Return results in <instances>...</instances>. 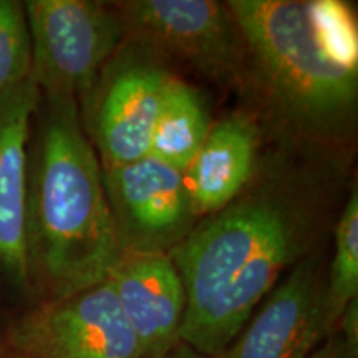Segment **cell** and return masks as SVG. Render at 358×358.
I'll return each instance as SVG.
<instances>
[{
	"label": "cell",
	"instance_id": "obj_11",
	"mask_svg": "<svg viewBox=\"0 0 358 358\" xmlns=\"http://www.w3.org/2000/svg\"><path fill=\"white\" fill-rule=\"evenodd\" d=\"M108 279L141 358H159L176 345L186 290L169 254H124Z\"/></svg>",
	"mask_w": 358,
	"mask_h": 358
},
{
	"label": "cell",
	"instance_id": "obj_4",
	"mask_svg": "<svg viewBox=\"0 0 358 358\" xmlns=\"http://www.w3.org/2000/svg\"><path fill=\"white\" fill-rule=\"evenodd\" d=\"M174 75L171 64L153 48L123 38L93 88L78 101L82 128L101 168L150 155L156 120Z\"/></svg>",
	"mask_w": 358,
	"mask_h": 358
},
{
	"label": "cell",
	"instance_id": "obj_10",
	"mask_svg": "<svg viewBox=\"0 0 358 358\" xmlns=\"http://www.w3.org/2000/svg\"><path fill=\"white\" fill-rule=\"evenodd\" d=\"M40 92L32 75L0 98V275L32 289L27 254L29 146Z\"/></svg>",
	"mask_w": 358,
	"mask_h": 358
},
{
	"label": "cell",
	"instance_id": "obj_13",
	"mask_svg": "<svg viewBox=\"0 0 358 358\" xmlns=\"http://www.w3.org/2000/svg\"><path fill=\"white\" fill-rule=\"evenodd\" d=\"M213 120L201 93L174 75L156 120L150 156L185 173L211 129Z\"/></svg>",
	"mask_w": 358,
	"mask_h": 358
},
{
	"label": "cell",
	"instance_id": "obj_9",
	"mask_svg": "<svg viewBox=\"0 0 358 358\" xmlns=\"http://www.w3.org/2000/svg\"><path fill=\"white\" fill-rule=\"evenodd\" d=\"M325 248L297 262L216 358H308L334 334L327 312Z\"/></svg>",
	"mask_w": 358,
	"mask_h": 358
},
{
	"label": "cell",
	"instance_id": "obj_8",
	"mask_svg": "<svg viewBox=\"0 0 358 358\" xmlns=\"http://www.w3.org/2000/svg\"><path fill=\"white\" fill-rule=\"evenodd\" d=\"M101 181L123 254H169L199 221L185 173L153 156L101 168Z\"/></svg>",
	"mask_w": 358,
	"mask_h": 358
},
{
	"label": "cell",
	"instance_id": "obj_1",
	"mask_svg": "<svg viewBox=\"0 0 358 358\" xmlns=\"http://www.w3.org/2000/svg\"><path fill=\"white\" fill-rule=\"evenodd\" d=\"M249 186L199 219L169 257L186 290L179 340L219 357L277 282L324 249L350 159L266 143Z\"/></svg>",
	"mask_w": 358,
	"mask_h": 358
},
{
	"label": "cell",
	"instance_id": "obj_18",
	"mask_svg": "<svg viewBox=\"0 0 358 358\" xmlns=\"http://www.w3.org/2000/svg\"><path fill=\"white\" fill-rule=\"evenodd\" d=\"M159 358H216V357L204 355V353L194 350V348L187 345V343L179 340L176 345H173L166 353H164V355H161Z\"/></svg>",
	"mask_w": 358,
	"mask_h": 358
},
{
	"label": "cell",
	"instance_id": "obj_16",
	"mask_svg": "<svg viewBox=\"0 0 358 358\" xmlns=\"http://www.w3.org/2000/svg\"><path fill=\"white\" fill-rule=\"evenodd\" d=\"M335 332L343 338V342H345L352 358H357L358 357V299H353V301L343 308L342 315H340V319L337 322V327H335Z\"/></svg>",
	"mask_w": 358,
	"mask_h": 358
},
{
	"label": "cell",
	"instance_id": "obj_14",
	"mask_svg": "<svg viewBox=\"0 0 358 358\" xmlns=\"http://www.w3.org/2000/svg\"><path fill=\"white\" fill-rule=\"evenodd\" d=\"M358 299V191H348L334 224V252L327 262V312L335 327L343 308Z\"/></svg>",
	"mask_w": 358,
	"mask_h": 358
},
{
	"label": "cell",
	"instance_id": "obj_6",
	"mask_svg": "<svg viewBox=\"0 0 358 358\" xmlns=\"http://www.w3.org/2000/svg\"><path fill=\"white\" fill-rule=\"evenodd\" d=\"M123 22L124 38L185 64L204 78L241 90L245 47L226 2L217 0H123L111 2Z\"/></svg>",
	"mask_w": 358,
	"mask_h": 358
},
{
	"label": "cell",
	"instance_id": "obj_15",
	"mask_svg": "<svg viewBox=\"0 0 358 358\" xmlns=\"http://www.w3.org/2000/svg\"><path fill=\"white\" fill-rule=\"evenodd\" d=\"M32 52L24 2L0 0V98L30 77Z\"/></svg>",
	"mask_w": 358,
	"mask_h": 358
},
{
	"label": "cell",
	"instance_id": "obj_2",
	"mask_svg": "<svg viewBox=\"0 0 358 358\" xmlns=\"http://www.w3.org/2000/svg\"><path fill=\"white\" fill-rule=\"evenodd\" d=\"M245 47V110L266 143L350 159L358 124L355 10L338 0H227Z\"/></svg>",
	"mask_w": 358,
	"mask_h": 358
},
{
	"label": "cell",
	"instance_id": "obj_5",
	"mask_svg": "<svg viewBox=\"0 0 358 358\" xmlns=\"http://www.w3.org/2000/svg\"><path fill=\"white\" fill-rule=\"evenodd\" d=\"M32 75L40 95L80 101L124 38L111 2L27 0Z\"/></svg>",
	"mask_w": 358,
	"mask_h": 358
},
{
	"label": "cell",
	"instance_id": "obj_17",
	"mask_svg": "<svg viewBox=\"0 0 358 358\" xmlns=\"http://www.w3.org/2000/svg\"><path fill=\"white\" fill-rule=\"evenodd\" d=\"M308 358H352V355L343 338L337 332H334L308 355Z\"/></svg>",
	"mask_w": 358,
	"mask_h": 358
},
{
	"label": "cell",
	"instance_id": "obj_3",
	"mask_svg": "<svg viewBox=\"0 0 358 358\" xmlns=\"http://www.w3.org/2000/svg\"><path fill=\"white\" fill-rule=\"evenodd\" d=\"M27 254L32 289L57 299L110 277L124 256L101 164L82 128L78 101L40 95L29 146Z\"/></svg>",
	"mask_w": 358,
	"mask_h": 358
},
{
	"label": "cell",
	"instance_id": "obj_7",
	"mask_svg": "<svg viewBox=\"0 0 358 358\" xmlns=\"http://www.w3.org/2000/svg\"><path fill=\"white\" fill-rule=\"evenodd\" d=\"M19 358H141L110 279L47 299L13 325Z\"/></svg>",
	"mask_w": 358,
	"mask_h": 358
},
{
	"label": "cell",
	"instance_id": "obj_12",
	"mask_svg": "<svg viewBox=\"0 0 358 358\" xmlns=\"http://www.w3.org/2000/svg\"><path fill=\"white\" fill-rule=\"evenodd\" d=\"M264 145L261 124L245 108L213 122L185 171L199 219L221 211L249 186L261 166Z\"/></svg>",
	"mask_w": 358,
	"mask_h": 358
}]
</instances>
